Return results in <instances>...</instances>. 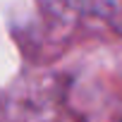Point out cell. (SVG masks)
Listing matches in <instances>:
<instances>
[{
	"mask_svg": "<svg viewBox=\"0 0 122 122\" xmlns=\"http://www.w3.org/2000/svg\"><path fill=\"white\" fill-rule=\"evenodd\" d=\"M67 3L81 12L103 17L110 26L122 31V0H67Z\"/></svg>",
	"mask_w": 122,
	"mask_h": 122,
	"instance_id": "cell-1",
	"label": "cell"
}]
</instances>
